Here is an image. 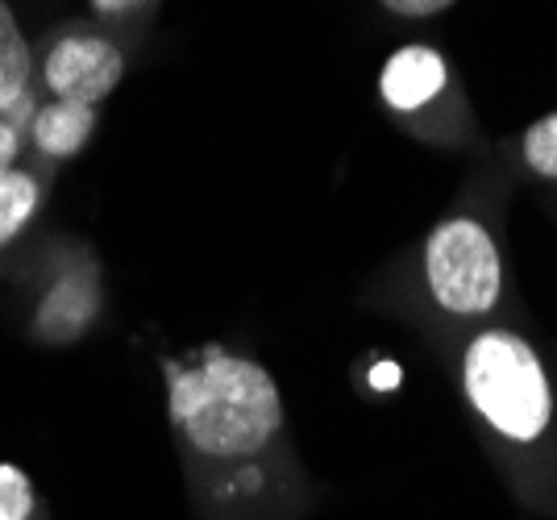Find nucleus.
<instances>
[{
	"label": "nucleus",
	"mask_w": 557,
	"mask_h": 520,
	"mask_svg": "<svg viewBox=\"0 0 557 520\" xmlns=\"http://www.w3.org/2000/svg\"><path fill=\"white\" fill-rule=\"evenodd\" d=\"M166 421L200 520H287L304 479L275 375L250 355L196 346L163 358Z\"/></svg>",
	"instance_id": "1"
},
{
	"label": "nucleus",
	"mask_w": 557,
	"mask_h": 520,
	"mask_svg": "<svg viewBox=\"0 0 557 520\" xmlns=\"http://www.w3.org/2000/svg\"><path fill=\"white\" fill-rule=\"evenodd\" d=\"M462 396L508 454H541L554 437V383L516 330H483L462 350Z\"/></svg>",
	"instance_id": "2"
},
{
	"label": "nucleus",
	"mask_w": 557,
	"mask_h": 520,
	"mask_svg": "<svg viewBox=\"0 0 557 520\" xmlns=\"http://www.w3.org/2000/svg\"><path fill=\"white\" fill-rule=\"evenodd\" d=\"M420 267L433 305L458 321L491 317L504 300V255L483 216H442L424 237Z\"/></svg>",
	"instance_id": "3"
},
{
	"label": "nucleus",
	"mask_w": 557,
	"mask_h": 520,
	"mask_svg": "<svg viewBox=\"0 0 557 520\" xmlns=\"http://www.w3.org/2000/svg\"><path fill=\"white\" fill-rule=\"evenodd\" d=\"M125 75V54L113 38L100 34H63L42 59V84L50 100H75V104H100L116 92Z\"/></svg>",
	"instance_id": "4"
},
{
	"label": "nucleus",
	"mask_w": 557,
	"mask_h": 520,
	"mask_svg": "<svg viewBox=\"0 0 557 520\" xmlns=\"http://www.w3.org/2000/svg\"><path fill=\"white\" fill-rule=\"evenodd\" d=\"M100 312H104L100 267H96V259H71L42 287V300L34 308L29 333L47 346H71V342L92 333Z\"/></svg>",
	"instance_id": "5"
},
{
	"label": "nucleus",
	"mask_w": 557,
	"mask_h": 520,
	"mask_svg": "<svg viewBox=\"0 0 557 520\" xmlns=\"http://www.w3.org/2000/svg\"><path fill=\"white\" fill-rule=\"evenodd\" d=\"M454 88V72H449V59L437 47H399L387 59V67L379 75V96L383 104L392 109L395 117L412 121L424 109L442 104Z\"/></svg>",
	"instance_id": "6"
},
{
	"label": "nucleus",
	"mask_w": 557,
	"mask_h": 520,
	"mask_svg": "<svg viewBox=\"0 0 557 520\" xmlns=\"http://www.w3.org/2000/svg\"><path fill=\"white\" fill-rule=\"evenodd\" d=\"M96 109L92 104H75V100H47L34 109L29 117V143L42 159H75L96 134Z\"/></svg>",
	"instance_id": "7"
},
{
	"label": "nucleus",
	"mask_w": 557,
	"mask_h": 520,
	"mask_svg": "<svg viewBox=\"0 0 557 520\" xmlns=\"http://www.w3.org/2000/svg\"><path fill=\"white\" fill-rule=\"evenodd\" d=\"M29 79H34L29 38L13 4L0 0V121H13V113L29 100Z\"/></svg>",
	"instance_id": "8"
},
{
	"label": "nucleus",
	"mask_w": 557,
	"mask_h": 520,
	"mask_svg": "<svg viewBox=\"0 0 557 520\" xmlns=\"http://www.w3.org/2000/svg\"><path fill=\"white\" fill-rule=\"evenodd\" d=\"M38 209H42V179L25 166L0 171V250L22 234Z\"/></svg>",
	"instance_id": "9"
},
{
	"label": "nucleus",
	"mask_w": 557,
	"mask_h": 520,
	"mask_svg": "<svg viewBox=\"0 0 557 520\" xmlns=\"http://www.w3.org/2000/svg\"><path fill=\"white\" fill-rule=\"evenodd\" d=\"M0 520H47L34 479L13 462H0Z\"/></svg>",
	"instance_id": "10"
},
{
	"label": "nucleus",
	"mask_w": 557,
	"mask_h": 520,
	"mask_svg": "<svg viewBox=\"0 0 557 520\" xmlns=\"http://www.w3.org/2000/svg\"><path fill=\"white\" fill-rule=\"evenodd\" d=\"M520 154H524V166L541 175V179H557V113H545L536 117L524 138H520Z\"/></svg>",
	"instance_id": "11"
},
{
	"label": "nucleus",
	"mask_w": 557,
	"mask_h": 520,
	"mask_svg": "<svg viewBox=\"0 0 557 520\" xmlns=\"http://www.w3.org/2000/svg\"><path fill=\"white\" fill-rule=\"evenodd\" d=\"M387 13L395 17H408V22H420V17H437L445 13L449 4H458V0H379Z\"/></svg>",
	"instance_id": "12"
},
{
	"label": "nucleus",
	"mask_w": 557,
	"mask_h": 520,
	"mask_svg": "<svg viewBox=\"0 0 557 520\" xmlns=\"http://www.w3.org/2000/svg\"><path fill=\"white\" fill-rule=\"evenodd\" d=\"M17 159H22V129L17 121H0V171L17 166Z\"/></svg>",
	"instance_id": "13"
},
{
	"label": "nucleus",
	"mask_w": 557,
	"mask_h": 520,
	"mask_svg": "<svg viewBox=\"0 0 557 520\" xmlns=\"http://www.w3.org/2000/svg\"><path fill=\"white\" fill-rule=\"evenodd\" d=\"M88 4H92V13H100V17H129V13L146 9L150 0H88Z\"/></svg>",
	"instance_id": "14"
}]
</instances>
